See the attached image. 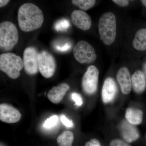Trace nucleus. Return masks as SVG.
<instances>
[{"label": "nucleus", "mask_w": 146, "mask_h": 146, "mask_svg": "<svg viewBox=\"0 0 146 146\" xmlns=\"http://www.w3.org/2000/svg\"><path fill=\"white\" fill-rule=\"evenodd\" d=\"M73 54L76 60L82 64L94 63L97 58L94 47L84 40L76 44L73 49Z\"/></svg>", "instance_id": "5"}, {"label": "nucleus", "mask_w": 146, "mask_h": 146, "mask_svg": "<svg viewBox=\"0 0 146 146\" xmlns=\"http://www.w3.org/2000/svg\"><path fill=\"white\" fill-rule=\"evenodd\" d=\"M18 20L20 29L24 32H31L42 27L44 15L39 7L31 3L22 5L18 11Z\"/></svg>", "instance_id": "1"}, {"label": "nucleus", "mask_w": 146, "mask_h": 146, "mask_svg": "<svg viewBox=\"0 0 146 146\" xmlns=\"http://www.w3.org/2000/svg\"><path fill=\"white\" fill-rule=\"evenodd\" d=\"M71 19L74 25L83 31H87L92 25L90 16L85 11L75 10L71 14Z\"/></svg>", "instance_id": "10"}, {"label": "nucleus", "mask_w": 146, "mask_h": 146, "mask_svg": "<svg viewBox=\"0 0 146 146\" xmlns=\"http://www.w3.org/2000/svg\"><path fill=\"white\" fill-rule=\"evenodd\" d=\"M117 78L122 93L125 95L129 94L132 88V83L130 72L127 67L120 68L117 73Z\"/></svg>", "instance_id": "13"}, {"label": "nucleus", "mask_w": 146, "mask_h": 146, "mask_svg": "<svg viewBox=\"0 0 146 146\" xmlns=\"http://www.w3.org/2000/svg\"><path fill=\"white\" fill-rule=\"evenodd\" d=\"M117 92V87L116 82L111 77L107 78L105 80L102 91V100L105 104L110 102L115 99Z\"/></svg>", "instance_id": "12"}, {"label": "nucleus", "mask_w": 146, "mask_h": 146, "mask_svg": "<svg viewBox=\"0 0 146 146\" xmlns=\"http://www.w3.org/2000/svg\"><path fill=\"white\" fill-rule=\"evenodd\" d=\"M19 39L18 32L15 25L5 21L0 24V48L5 51L12 49L17 44Z\"/></svg>", "instance_id": "4"}, {"label": "nucleus", "mask_w": 146, "mask_h": 146, "mask_svg": "<svg viewBox=\"0 0 146 146\" xmlns=\"http://www.w3.org/2000/svg\"><path fill=\"white\" fill-rule=\"evenodd\" d=\"M70 26V24L68 20L62 19L58 21L54 25V29L57 31H66Z\"/></svg>", "instance_id": "20"}, {"label": "nucleus", "mask_w": 146, "mask_h": 146, "mask_svg": "<svg viewBox=\"0 0 146 146\" xmlns=\"http://www.w3.org/2000/svg\"><path fill=\"white\" fill-rule=\"evenodd\" d=\"M110 146H131L129 144L119 139H114L110 142Z\"/></svg>", "instance_id": "24"}, {"label": "nucleus", "mask_w": 146, "mask_h": 146, "mask_svg": "<svg viewBox=\"0 0 146 146\" xmlns=\"http://www.w3.org/2000/svg\"><path fill=\"white\" fill-rule=\"evenodd\" d=\"M99 71L96 66L91 65L84 73L82 81V86L84 93L93 95L98 89Z\"/></svg>", "instance_id": "6"}, {"label": "nucleus", "mask_w": 146, "mask_h": 146, "mask_svg": "<svg viewBox=\"0 0 146 146\" xmlns=\"http://www.w3.org/2000/svg\"><path fill=\"white\" fill-rule=\"evenodd\" d=\"M73 5L83 10H87L93 7L96 3L95 0H72Z\"/></svg>", "instance_id": "19"}, {"label": "nucleus", "mask_w": 146, "mask_h": 146, "mask_svg": "<svg viewBox=\"0 0 146 146\" xmlns=\"http://www.w3.org/2000/svg\"><path fill=\"white\" fill-rule=\"evenodd\" d=\"M56 50H57L58 51L61 52H65L68 51L70 49L71 45L69 43H66L65 44L62 46H58L56 45L54 47Z\"/></svg>", "instance_id": "23"}, {"label": "nucleus", "mask_w": 146, "mask_h": 146, "mask_svg": "<svg viewBox=\"0 0 146 146\" xmlns=\"http://www.w3.org/2000/svg\"><path fill=\"white\" fill-rule=\"evenodd\" d=\"M112 2L120 7H125L128 5L129 1L127 0H113Z\"/></svg>", "instance_id": "26"}, {"label": "nucleus", "mask_w": 146, "mask_h": 146, "mask_svg": "<svg viewBox=\"0 0 146 146\" xmlns=\"http://www.w3.org/2000/svg\"><path fill=\"white\" fill-rule=\"evenodd\" d=\"M84 146H101V145L98 140L94 138L86 142Z\"/></svg>", "instance_id": "27"}, {"label": "nucleus", "mask_w": 146, "mask_h": 146, "mask_svg": "<svg viewBox=\"0 0 146 146\" xmlns=\"http://www.w3.org/2000/svg\"><path fill=\"white\" fill-rule=\"evenodd\" d=\"M58 120V117L56 115H53L45 121L44 127L48 129L53 127L57 124Z\"/></svg>", "instance_id": "21"}, {"label": "nucleus", "mask_w": 146, "mask_h": 146, "mask_svg": "<svg viewBox=\"0 0 146 146\" xmlns=\"http://www.w3.org/2000/svg\"><path fill=\"white\" fill-rule=\"evenodd\" d=\"M38 61L39 70L42 76L47 78L52 77L56 68L55 60L52 54L42 51L39 53Z\"/></svg>", "instance_id": "7"}, {"label": "nucleus", "mask_w": 146, "mask_h": 146, "mask_svg": "<svg viewBox=\"0 0 146 146\" xmlns=\"http://www.w3.org/2000/svg\"><path fill=\"white\" fill-rule=\"evenodd\" d=\"M39 52L33 47H28L23 53L24 68L28 74L33 75L39 70L38 56Z\"/></svg>", "instance_id": "8"}, {"label": "nucleus", "mask_w": 146, "mask_h": 146, "mask_svg": "<svg viewBox=\"0 0 146 146\" xmlns=\"http://www.w3.org/2000/svg\"><path fill=\"white\" fill-rule=\"evenodd\" d=\"M144 75H145V78L146 80V64L144 67Z\"/></svg>", "instance_id": "29"}, {"label": "nucleus", "mask_w": 146, "mask_h": 146, "mask_svg": "<svg viewBox=\"0 0 146 146\" xmlns=\"http://www.w3.org/2000/svg\"><path fill=\"white\" fill-rule=\"evenodd\" d=\"M24 68L23 59L13 53H5L0 55V70L11 78H18Z\"/></svg>", "instance_id": "3"}, {"label": "nucleus", "mask_w": 146, "mask_h": 146, "mask_svg": "<svg viewBox=\"0 0 146 146\" xmlns=\"http://www.w3.org/2000/svg\"><path fill=\"white\" fill-rule=\"evenodd\" d=\"M72 99L75 103V105L80 106L83 104V100L81 95L77 93H73L71 95Z\"/></svg>", "instance_id": "22"}, {"label": "nucleus", "mask_w": 146, "mask_h": 146, "mask_svg": "<svg viewBox=\"0 0 146 146\" xmlns=\"http://www.w3.org/2000/svg\"><path fill=\"white\" fill-rule=\"evenodd\" d=\"M70 88V86L68 84H60L57 86L53 87L49 91L47 97L50 101L55 104H57L62 100Z\"/></svg>", "instance_id": "14"}, {"label": "nucleus", "mask_w": 146, "mask_h": 146, "mask_svg": "<svg viewBox=\"0 0 146 146\" xmlns=\"http://www.w3.org/2000/svg\"><path fill=\"white\" fill-rule=\"evenodd\" d=\"M74 140V135L70 131H66L61 133L57 138L59 146H72Z\"/></svg>", "instance_id": "18"}, {"label": "nucleus", "mask_w": 146, "mask_h": 146, "mask_svg": "<svg viewBox=\"0 0 146 146\" xmlns=\"http://www.w3.org/2000/svg\"><path fill=\"white\" fill-rule=\"evenodd\" d=\"M132 45L138 50H146V29H140L136 32Z\"/></svg>", "instance_id": "17"}, {"label": "nucleus", "mask_w": 146, "mask_h": 146, "mask_svg": "<svg viewBox=\"0 0 146 146\" xmlns=\"http://www.w3.org/2000/svg\"><path fill=\"white\" fill-rule=\"evenodd\" d=\"M99 33L105 44L109 46L115 42L117 35V24L115 14L108 12L103 14L99 19Z\"/></svg>", "instance_id": "2"}, {"label": "nucleus", "mask_w": 146, "mask_h": 146, "mask_svg": "<svg viewBox=\"0 0 146 146\" xmlns=\"http://www.w3.org/2000/svg\"><path fill=\"white\" fill-rule=\"evenodd\" d=\"M21 113L16 108L7 104L0 105V120L8 123H13L21 119Z\"/></svg>", "instance_id": "9"}, {"label": "nucleus", "mask_w": 146, "mask_h": 146, "mask_svg": "<svg viewBox=\"0 0 146 146\" xmlns=\"http://www.w3.org/2000/svg\"><path fill=\"white\" fill-rule=\"evenodd\" d=\"M131 83L133 91L137 94L143 92L146 87V79L144 73L138 70L131 77Z\"/></svg>", "instance_id": "15"}, {"label": "nucleus", "mask_w": 146, "mask_h": 146, "mask_svg": "<svg viewBox=\"0 0 146 146\" xmlns=\"http://www.w3.org/2000/svg\"><path fill=\"white\" fill-rule=\"evenodd\" d=\"M10 1L9 0H1L0 1V7H1L5 6Z\"/></svg>", "instance_id": "28"}, {"label": "nucleus", "mask_w": 146, "mask_h": 146, "mask_svg": "<svg viewBox=\"0 0 146 146\" xmlns=\"http://www.w3.org/2000/svg\"><path fill=\"white\" fill-rule=\"evenodd\" d=\"M119 129L122 137L127 143L134 142L140 137L137 127L127 120H123L121 122L119 126Z\"/></svg>", "instance_id": "11"}, {"label": "nucleus", "mask_w": 146, "mask_h": 146, "mask_svg": "<svg viewBox=\"0 0 146 146\" xmlns=\"http://www.w3.org/2000/svg\"><path fill=\"white\" fill-rule=\"evenodd\" d=\"M60 119L63 124L67 127H72L74 126V123H73L72 121V120L68 119L65 115H61Z\"/></svg>", "instance_id": "25"}, {"label": "nucleus", "mask_w": 146, "mask_h": 146, "mask_svg": "<svg viewBox=\"0 0 146 146\" xmlns=\"http://www.w3.org/2000/svg\"><path fill=\"white\" fill-rule=\"evenodd\" d=\"M141 2L143 5L146 7V0H142V1H141Z\"/></svg>", "instance_id": "30"}, {"label": "nucleus", "mask_w": 146, "mask_h": 146, "mask_svg": "<svg viewBox=\"0 0 146 146\" xmlns=\"http://www.w3.org/2000/svg\"><path fill=\"white\" fill-rule=\"evenodd\" d=\"M125 117L127 121L131 124L139 125L143 121V112L140 109L129 108L126 110Z\"/></svg>", "instance_id": "16"}]
</instances>
